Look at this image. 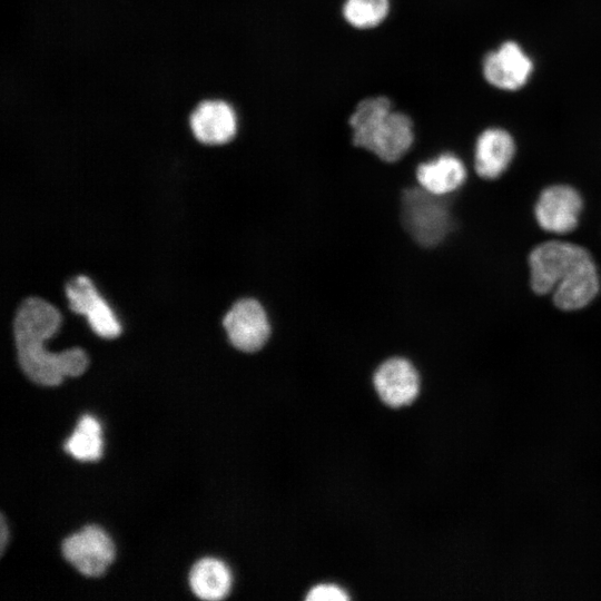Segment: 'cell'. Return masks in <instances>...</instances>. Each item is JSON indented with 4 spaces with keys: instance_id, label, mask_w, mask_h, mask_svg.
<instances>
[{
    "instance_id": "cell-1",
    "label": "cell",
    "mask_w": 601,
    "mask_h": 601,
    "mask_svg": "<svg viewBox=\"0 0 601 601\" xmlns=\"http://www.w3.org/2000/svg\"><path fill=\"white\" fill-rule=\"evenodd\" d=\"M61 321L60 312L39 297L24 299L14 316L13 336L19 365L39 385H59L67 376L81 375L88 366V356L79 347L59 353L43 347L45 342L58 332Z\"/></svg>"
},
{
    "instance_id": "cell-2",
    "label": "cell",
    "mask_w": 601,
    "mask_h": 601,
    "mask_svg": "<svg viewBox=\"0 0 601 601\" xmlns=\"http://www.w3.org/2000/svg\"><path fill=\"white\" fill-rule=\"evenodd\" d=\"M347 122L352 146L383 162L401 160L416 142L413 118L406 111L395 108L387 95L375 93L359 99Z\"/></svg>"
},
{
    "instance_id": "cell-3",
    "label": "cell",
    "mask_w": 601,
    "mask_h": 601,
    "mask_svg": "<svg viewBox=\"0 0 601 601\" xmlns=\"http://www.w3.org/2000/svg\"><path fill=\"white\" fill-rule=\"evenodd\" d=\"M589 253L585 246L563 239L534 244L525 259L529 289L538 297L551 295L569 270Z\"/></svg>"
},
{
    "instance_id": "cell-4",
    "label": "cell",
    "mask_w": 601,
    "mask_h": 601,
    "mask_svg": "<svg viewBox=\"0 0 601 601\" xmlns=\"http://www.w3.org/2000/svg\"><path fill=\"white\" fill-rule=\"evenodd\" d=\"M443 197L422 187L408 189L403 195V224L420 245L440 244L452 228V218Z\"/></svg>"
},
{
    "instance_id": "cell-5",
    "label": "cell",
    "mask_w": 601,
    "mask_h": 601,
    "mask_svg": "<svg viewBox=\"0 0 601 601\" xmlns=\"http://www.w3.org/2000/svg\"><path fill=\"white\" fill-rule=\"evenodd\" d=\"M584 210L581 191L569 183H553L544 186L532 207L536 226L551 235H568L580 225Z\"/></svg>"
},
{
    "instance_id": "cell-6",
    "label": "cell",
    "mask_w": 601,
    "mask_h": 601,
    "mask_svg": "<svg viewBox=\"0 0 601 601\" xmlns=\"http://www.w3.org/2000/svg\"><path fill=\"white\" fill-rule=\"evenodd\" d=\"M62 554L81 574L97 578L112 563L115 545L101 528L88 525L63 541Z\"/></svg>"
},
{
    "instance_id": "cell-7",
    "label": "cell",
    "mask_w": 601,
    "mask_h": 601,
    "mask_svg": "<svg viewBox=\"0 0 601 601\" xmlns=\"http://www.w3.org/2000/svg\"><path fill=\"white\" fill-rule=\"evenodd\" d=\"M600 293L601 274L590 252L556 285L551 302L561 313H577L593 304Z\"/></svg>"
},
{
    "instance_id": "cell-8",
    "label": "cell",
    "mask_w": 601,
    "mask_h": 601,
    "mask_svg": "<svg viewBox=\"0 0 601 601\" xmlns=\"http://www.w3.org/2000/svg\"><path fill=\"white\" fill-rule=\"evenodd\" d=\"M230 344L246 353L260 349L270 335V324L266 311L254 298L237 300L223 321Z\"/></svg>"
},
{
    "instance_id": "cell-9",
    "label": "cell",
    "mask_w": 601,
    "mask_h": 601,
    "mask_svg": "<svg viewBox=\"0 0 601 601\" xmlns=\"http://www.w3.org/2000/svg\"><path fill=\"white\" fill-rule=\"evenodd\" d=\"M66 295L69 308L86 315L91 329L100 337L116 338L121 333V326L114 312L99 295L90 278L79 275L66 284Z\"/></svg>"
},
{
    "instance_id": "cell-10",
    "label": "cell",
    "mask_w": 601,
    "mask_h": 601,
    "mask_svg": "<svg viewBox=\"0 0 601 601\" xmlns=\"http://www.w3.org/2000/svg\"><path fill=\"white\" fill-rule=\"evenodd\" d=\"M533 71V62L515 41H505L485 55L482 61L484 79L495 88L514 91L523 87Z\"/></svg>"
},
{
    "instance_id": "cell-11",
    "label": "cell",
    "mask_w": 601,
    "mask_h": 601,
    "mask_svg": "<svg viewBox=\"0 0 601 601\" xmlns=\"http://www.w3.org/2000/svg\"><path fill=\"white\" fill-rule=\"evenodd\" d=\"M189 126L195 138L201 144L225 145L237 135V110L226 100L208 99L194 109L189 117Z\"/></svg>"
},
{
    "instance_id": "cell-12",
    "label": "cell",
    "mask_w": 601,
    "mask_h": 601,
    "mask_svg": "<svg viewBox=\"0 0 601 601\" xmlns=\"http://www.w3.org/2000/svg\"><path fill=\"white\" fill-rule=\"evenodd\" d=\"M515 154V140L508 130L499 127L486 128L474 144V171L483 180H496L509 170Z\"/></svg>"
},
{
    "instance_id": "cell-13",
    "label": "cell",
    "mask_w": 601,
    "mask_h": 601,
    "mask_svg": "<svg viewBox=\"0 0 601 601\" xmlns=\"http://www.w3.org/2000/svg\"><path fill=\"white\" fill-rule=\"evenodd\" d=\"M374 386L384 403L400 407L415 400L420 391V378L410 361L393 357L376 370Z\"/></svg>"
},
{
    "instance_id": "cell-14",
    "label": "cell",
    "mask_w": 601,
    "mask_h": 601,
    "mask_svg": "<svg viewBox=\"0 0 601 601\" xmlns=\"http://www.w3.org/2000/svg\"><path fill=\"white\" fill-rule=\"evenodd\" d=\"M415 176L423 189L445 196L462 187L467 178V169L457 155L444 151L418 164Z\"/></svg>"
},
{
    "instance_id": "cell-15",
    "label": "cell",
    "mask_w": 601,
    "mask_h": 601,
    "mask_svg": "<svg viewBox=\"0 0 601 601\" xmlns=\"http://www.w3.org/2000/svg\"><path fill=\"white\" fill-rule=\"evenodd\" d=\"M189 585L194 594L201 600H221L230 591L231 573L223 561L205 558L193 566Z\"/></svg>"
},
{
    "instance_id": "cell-16",
    "label": "cell",
    "mask_w": 601,
    "mask_h": 601,
    "mask_svg": "<svg viewBox=\"0 0 601 601\" xmlns=\"http://www.w3.org/2000/svg\"><path fill=\"white\" fill-rule=\"evenodd\" d=\"M101 432V425L96 417L89 414L81 416L65 444L66 452L82 462L99 460L104 451Z\"/></svg>"
},
{
    "instance_id": "cell-17",
    "label": "cell",
    "mask_w": 601,
    "mask_h": 601,
    "mask_svg": "<svg viewBox=\"0 0 601 601\" xmlns=\"http://www.w3.org/2000/svg\"><path fill=\"white\" fill-rule=\"evenodd\" d=\"M391 11L392 0H344L341 8L345 22L359 31L381 27Z\"/></svg>"
},
{
    "instance_id": "cell-18",
    "label": "cell",
    "mask_w": 601,
    "mask_h": 601,
    "mask_svg": "<svg viewBox=\"0 0 601 601\" xmlns=\"http://www.w3.org/2000/svg\"><path fill=\"white\" fill-rule=\"evenodd\" d=\"M309 601H343L348 600V595L339 587L334 584H318L314 587L306 597Z\"/></svg>"
},
{
    "instance_id": "cell-19",
    "label": "cell",
    "mask_w": 601,
    "mask_h": 601,
    "mask_svg": "<svg viewBox=\"0 0 601 601\" xmlns=\"http://www.w3.org/2000/svg\"><path fill=\"white\" fill-rule=\"evenodd\" d=\"M1 528H0V549H1V554H3L4 552V549L7 546V543H8V539H9V530H8V525L6 523V519L3 515H1Z\"/></svg>"
}]
</instances>
